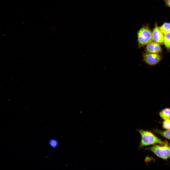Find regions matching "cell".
I'll return each mask as SVG.
<instances>
[{"label": "cell", "instance_id": "cell-2", "mask_svg": "<svg viewBox=\"0 0 170 170\" xmlns=\"http://www.w3.org/2000/svg\"><path fill=\"white\" fill-rule=\"evenodd\" d=\"M138 47H140L153 42L152 32L148 26L141 28L137 34Z\"/></svg>", "mask_w": 170, "mask_h": 170}, {"label": "cell", "instance_id": "cell-13", "mask_svg": "<svg viewBox=\"0 0 170 170\" xmlns=\"http://www.w3.org/2000/svg\"><path fill=\"white\" fill-rule=\"evenodd\" d=\"M166 5L170 7V0H164Z\"/></svg>", "mask_w": 170, "mask_h": 170}, {"label": "cell", "instance_id": "cell-8", "mask_svg": "<svg viewBox=\"0 0 170 170\" xmlns=\"http://www.w3.org/2000/svg\"><path fill=\"white\" fill-rule=\"evenodd\" d=\"M153 131L155 133L164 137L170 140V129L163 131L157 129H154Z\"/></svg>", "mask_w": 170, "mask_h": 170}, {"label": "cell", "instance_id": "cell-7", "mask_svg": "<svg viewBox=\"0 0 170 170\" xmlns=\"http://www.w3.org/2000/svg\"><path fill=\"white\" fill-rule=\"evenodd\" d=\"M159 115L164 120L170 119V108H166L162 109L159 112Z\"/></svg>", "mask_w": 170, "mask_h": 170}, {"label": "cell", "instance_id": "cell-10", "mask_svg": "<svg viewBox=\"0 0 170 170\" xmlns=\"http://www.w3.org/2000/svg\"><path fill=\"white\" fill-rule=\"evenodd\" d=\"M163 43L167 49L169 51L170 49V33L165 34Z\"/></svg>", "mask_w": 170, "mask_h": 170}, {"label": "cell", "instance_id": "cell-6", "mask_svg": "<svg viewBox=\"0 0 170 170\" xmlns=\"http://www.w3.org/2000/svg\"><path fill=\"white\" fill-rule=\"evenodd\" d=\"M145 50L147 53L159 54L162 52V49L160 44L152 42L147 45Z\"/></svg>", "mask_w": 170, "mask_h": 170}, {"label": "cell", "instance_id": "cell-12", "mask_svg": "<svg viewBox=\"0 0 170 170\" xmlns=\"http://www.w3.org/2000/svg\"><path fill=\"white\" fill-rule=\"evenodd\" d=\"M49 142L50 145L53 148H55L58 145V141L54 139H52L50 140Z\"/></svg>", "mask_w": 170, "mask_h": 170}, {"label": "cell", "instance_id": "cell-1", "mask_svg": "<svg viewBox=\"0 0 170 170\" xmlns=\"http://www.w3.org/2000/svg\"><path fill=\"white\" fill-rule=\"evenodd\" d=\"M138 131L141 137L139 148L156 144L164 145L166 143L149 131L141 129H138Z\"/></svg>", "mask_w": 170, "mask_h": 170}, {"label": "cell", "instance_id": "cell-4", "mask_svg": "<svg viewBox=\"0 0 170 170\" xmlns=\"http://www.w3.org/2000/svg\"><path fill=\"white\" fill-rule=\"evenodd\" d=\"M144 61L150 65H154L157 64L162 58L161 55L159 54L144 53L143 54Z\"/></svg>", "mask_w": 170, "mask_h": 170}, {"label": "cell", "instance_id": "cell-5", "mask_svg": "<svg viewBox=\"0 0 170 170\" xmlns=\"http://www.w3.org/2000/svg\"><path fill=\"white\" fill-rule=\"evenodd\" d=\"M152 33L153 39L155 42L160 44L163 43V34L160 30L156 23L155 24V27Z\"/></svg>", "mask_w": 170, "mask_h": 170}, {"label": "cell", "instance_id": "cell-3", "mask_svg": "<svg viewBox=\"0 0 170 170\" xmlns=\"http://www.w3.org/2000/svg\"><path fill=\"white\" fill-rule=\"evenodd\" d=\"M157 157L165 160L170 158V145L166 143L163 145H154L146 149Z\"/></svg>", "mask_w": 170, "mask_h": 170}, {"label": "cell", "instance_id": "cell-9", "mask_svg": "<svg viewBox=\"0 0 170 170\" xmlns=\"http://www.w3.org/2000/svg\"><path fill=\"white\" fill-rule=\"evenodd\" d=\"M159 28L163 34L164 35L170 33V23H165L159 27Z\"/></svg>", "mask_w": 170, "mask_h": 170}, {"label": "cell", "instance_id": "cell-11", "mask_svg": "<svg viewBox=\"0 0 170 170\" xmlns=\"http://www.w3.org/2000/svg\"><path fill=\"white\" fill-rule=\"evenodd\" d=\"M162 125L164 128L166 130L170 129V119L164 120Z\"/></svg>", "mask_w": 170, "mask_h": 170}]
</instances>
